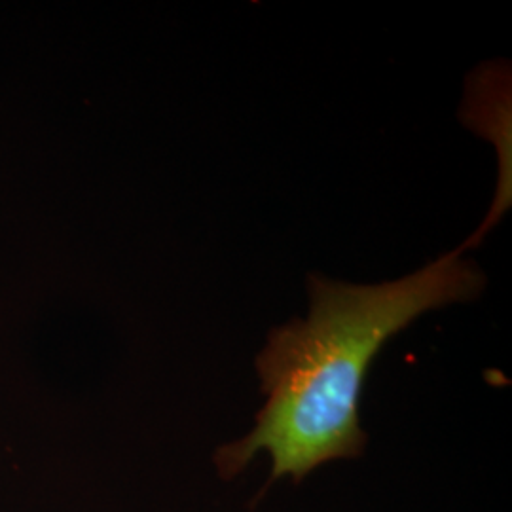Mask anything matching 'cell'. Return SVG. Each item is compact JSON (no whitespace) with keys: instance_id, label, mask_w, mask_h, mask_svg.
<instances>
[{"instance_id":"1","label":"cell","mask_w":512,"mask_h":512,"mask_svg":"<svg viewBox=\"0 0 512 512\" xmlns=\"http://www.w3.org/2000/svg\"><path fill=\"white\" fill-rule=\"evenodd\" d=\"M484 277L461 249L416 274L380 285H351L310 277L308 319L275 329L256 368L266 406L255 429L217 452L222 478L239 475L258 452L272 456L270 482H294L332 459L363 454L359 395L385 342L442 306L476 298Z\"/></svg>"}]
</instances>
